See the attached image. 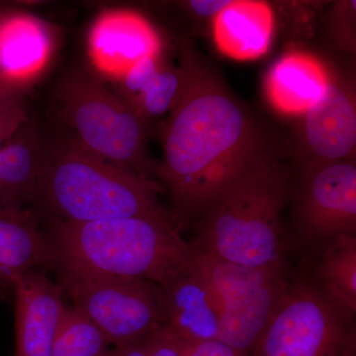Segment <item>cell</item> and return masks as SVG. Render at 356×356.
<instances>
[{"mask_svg":"<svg viewBox=\"0 0 356 356\" xmlns=\"http://www.w3.org/2000/svg\"><path fill=\"white\" fill-rule=\"evenodd\" d=\"M108 339L102 330L74 307H67L50 356H105Z\"/></svg>","mask_w":356,"mask_h":356,"instance_id":"obj_20","label":"cell"},{"mask_svg":"<svg viewBox=\"0 0 356 356\" xmlns=\"http://www.w3.org/2000/svg\"><path fill=\"white\" fill-rule=\"evenodd\" d=\"M58 99L72 139L90 153L156 181L158 163L147 151V122L102 81L83 72L65 76ZM158 182V181H156Z\"/></svg>","mask_w":356,"mask_h":356,"instance_id":"obj_5","label":"cell"},{"mask_svg":"<svg viewBox=\"0 0 356 356\" xmlns=\"http://www.w3.org/2000/svg\"><path fill=\"white\" fill-rule=\"evenodd\" d=\"M355 84L330 67L325 92L301 116L297 153L299 163L355 159Z\"/></svg>","mask_w":356,"mask_h":356,"instance_id":"obj_10","label":"cell"},{"mask_svg":"<svg viewBox=\"0 0 356 356\" xmlns=\"http://www.w3.org/2000/svg\"><path fill=\"white\" fill-rule=\"evenodd\" d=\"M159 182L90 153L76 140L44 146L32 204L49 220L86 222L168 212Z\"/></svg>","mask_w":356,"mask_h":356,"instance_id":"obj_3","label":"cell"},{"mask_svg":"<svg viewBox=\"0 0 356 356\" xmlns=\"http://www.w3.org/2000/svg\"><path fill=\"white\" fill-rule=\"evenodd\" d=\"M48 267L55 273L163 285L188 273L199 254L170 213L72 222L49 220Z\"/></svg>","mask_w":356,"mask_h":356,"instance_id":"obj_2","label":"cell"},{"mask_svg":"<svg viewBox=\"0 0 356 356\" xmlns=\"http://www.w3.org/2000/svg\"><path fill=\"white\" fill-rule=\"evenodd\" d=\"M184 356H250L245 351L238 350L219 339L211 341H185Z\"/></svg>","mask_w":356,"mask_h":356,"instance_id":"obj_26","label":"cell"},{"mask_svg":"<svg viewBox=\"0 0 356 356\" xmlns=\"http://www.w3.org/2000/svg\"><path fill=\"white\" fill-rule=\"evenodd\" d=\"M299 165L295 206L304 236L332 242L355 235V159Z\"/></svg>","mask_w":356,"mask_h":356,"instance_id":"obj_9","label":"cell"},{"mask_svg":"<svg viewBox=\"0 0 356 356\" xmlns=\"http://www.w3.org/2000/svg\"><path fill=\"white\" fill-rule=\"evenodd\" d=\"M105 356H147L144 339L139 343L114 346L113 348H109Z\"/></svg>","mask_w":356,"mask_h":356,"instance_id":"obj_28","label":"cell"},{"mask_svg":"<svg viewBox=\"0 0 356 356\" xmlns=\"http://www.w3.org/2000/svg\"><path fill=\"white\" fill-rule=\"evenodd\" d=\"M147 356H184V339L159 327L144 339Z\"/></svg>","mask_w":356,"mask_h":356,"instance_id":"obj_24","label":"cell"},{"mask_svg":"<svg viewBox=\"0 0 356 356\" xmlns=\"http://www.w3.org/2000/svg\"><path fill=\"white\" fill-rule=\"evenodd\" d=\"M15 356H50L64 316L65 295L43 271H28L16 280Z\"/></svg>","mask_w":356,"mask_h":356,"instance_id":"obj_11","label":"cell"},{"mask_svg":"<svg viewBox=\"0 0 356 356\" xmlns=\"http://www.w3.org/2000/svg\"><path fill=\"white\" fill-rule=\"evenodd\" d=\"M334 20V32L337 33V40L341 42L346 48H353L355 44V36L353 35V23L355 24V1L341 2L337 4L332 11Z\"/></svg>","mask_w":356,"mask_h":356,"instance_id":"obj_25","label":"cell"},{"mask_svg":"<svg viewBox=\"0 0 356 356\" xmlns=\"http://www.w3.org/2000/svg\"><path fill=\"white\" fill-rule=\"evenodd\" d=\"M185 81L186 72L181 60L178 67L163 63L156 76L131 105L147 122L168 115L181 97Z\"/></svg>","mask_w":356,"mask_h":356,"instance_id":"obj_21","label":"cell"},{"mask_svg":"<svg viewBox=\"0 0 356 356\" xmlns=\"http://www.w3.org/2000/svg\"><path fill=\"white\" fill-rule=\"evenodd\" d=\"M274 16L266 2L232 0L213 19V34L219 50L238 60L261 58L273 41Z\"/></svg>","mask_w":356,"mask_h":356,"instance_id":"obj_16","label":"cell"},{"mask_svg":"<svg viewBox=\"0 0 356 356\" xmlns=\"http://www.w3.org/2000/svg\"><path fill=\"white\" fill-rule=\"evenodd\" d=\"M339 308L312 283L290 284L252 356H339L344 327Z\"/></svg>","mask_w":356,"mask_h":356,"instance_id":"obj_8","label":"cell"},{"mask_svg":"<svg viewBox=\"0 0 356 356\" xmlns=\"http://www.w3.org/2000/svg\"><path fill=\"white\" fill-rule=\"evenodd\" d=\"M43 152L36 131L27 123L0 147V207L23 210L32 204Z\"/></svg>","mask_w":356,"mask_h":356,"instance_id":"obj_18","label":"cell"},{"mask_svg":"<svg viewBox=\"0 0 356 356\" xmlns=\"http://www.w3.org/2000/svg\"><path fill=\"white\" fill-rule=\"evenodd\" d=\"M72 307L90 318L114 346L139 343L163 325L158 284L128 278L56 273Z\"/></svg>","mask_w":356,"mask_h":356,"instance_id":"obj_7","label":"cell"},{"mask_svg":"<svg viewBox=\"0 0 356 356\" xmlns=\"http://www.w3.org/2000/svg\"><path fill=\"white\" fill-rule=\"evenodd\" d=\"M25 95H14L0 104V147L27 123L28 106Z\"/></svg>","mask_w":356,"mask_h":356,"instance_id":"obj_23","label":"cell"},{"mask_svg":"<svg viewBox=\"0 0 356 356\" xmlns=\"http://www.w3.org/2000/svg\"><path fill=\"white\" fill-rule=\"evenodd\" d=\"M163 327L185 341L218 339L221 309L197 267L159 285Z\"/></svg>","mask_w":356,"mask_h":356,"instance_id":"obj_13","label":"cell"},{"mask_svg":"<svg viewBox=\"0 0 356 356\" xmlns=\"http://www.w3.org/2000/svg\"><path fill=\"white\" fill-rule=\"evenodd\" d=\"M318 267L321 288L343 312L356 311V236L332 241Z\"/></svg>","mask_w":356,"mask_h":356,"instance_id":"obj_19","label":"cell"},{"mask_svg":"<svg viewBox=\"0 0 356 356\" xmlns=\"http://www.w3.org/2000/svg\"><path fill=\"white\" fill-rule=\"evenodd\" d=\"M281 156L252 165L220 194L202 218L195 242L200 250L241 266H282V215L291 179Z\"/></svg>","mask_w":356,"mask_h":356,"instance_id":"obj_4","label":"cell"},{"mask_svg":"<svg viewBox=\"0 0 356 356\" xmlns=\"http://www.w3.org/2000/svg\"><path fill=\"white\" fill-rule=\"evenodd\" d=\"M199 250L196 267L212 287L221 309L218 339L250 355L290 286L283 266H241Z\"/></svg>","mask_w":356,"mask_h":356,"instance_id":"obj_6","label":"cell"},{"mask_svg":"<svg viewBox=\"0 0 356 356\" xmlns=\"http://www.w3.org/2000/svg\"><path fill=\"white\" fill-rule=\"evenodd\" d=\"M231 2L232 0H192L185 2L184 6L194 15L214 19Z\"/></svg>","mask_w":356,"mask_h":356,"instance_id":"obj_27","label":"cell"},{"mask_svg":"<svg viewBox=\"0 0 356 356\" xmlns=\"http://www.w3.org/2000/svg\"><path fill=\"white\" fill-rule=\"evenodd\" d=\"M163 64L161 55L151 56L138 60L118 79H115L119 86V91L117 92L132 104L147 84L156 76Z\"/></svg>","mask_w":356,"mask_h":356,"instance_id":"obj_22","label":"cell"},{"mask_svg":"<svg viewBox=\"0 0 356 356\" xmlns=\"http://www.w3.org/2000/svg\"><path fill=\"white\" fill-rule=\"evenodd\" d=\"M48 264V240L34 213L0 207V290L13 292L20 276Z\"/></svg>","mask_w":356,"mask_h":356,"instance_id":"obj_17","label":"cell"},{"mask_svg":"<svg viewBox=\"0 0 356 356\" xmlns=\"http://www.w3.org/2000/svg\"><path fill=\"white\" fill-rule=\"evenodd\" d=\"M89 55L114 81L142 58L161 55V38L142 16L128 11L102 14L91 28Z\"/></svg>","mask_w":356,"mask_h":356,"instance_id":"obj_12","label":"cell"},{"mask_svg":"<svg viewBox=\"0 0 356 356\" xmlns=\"http://www.w3.org/2000/svg\"><path fill=\"white\" fill-rule=\"evenodd\" d=\"M53 46L50 28L43 21L0 10V76L29 86L48 64Z\"/></svg>","mask_w":356,"mask_h":356,"instance_id":"obj_15","label":"cell"},{"mask_svg":"<svg viewBox=\"0 0 356 356\" xmlns=\"http://www.w3.org/2000/svg\"><path fill=\"white\" fill-rule=\"evenodd\" d=\"M186 81L163 129L156 181L177 214L203 218L229 184L281 147L214 70L184 46Z\"/></svg>","mask_w":356,"mask_h":356,"instance_id":"obj_1","label":"cell"},{"mask_svg":"<svg viewBox=\"0 0 356 356\" xmlns=\"http://www.w3.org/2000/svg\"><path fill=\"white\" fill-rule=\"evenodd\" d=\"M27 89L28 86L0 76V104L14 95L26 93Z\"/></svg>","mask_w":356,"mask_h":356,"instance_id":"obj_29","label":"cell"},{"mask_svg":"<svg viewBox=\"0 0 356 356\" xmlns=\"http://www.w3.org/2000/svg\"><path fill=\"white\" fill-rule=\"evenodd\" d=\"M329 81L330 67L322 60L305 51H290L267 72L264 93L278 113L301 117L320 99Z\"/></svg>","mask_w":356,"mask_h":356,"instance_id":"obj_14","label":"cell"}]
</instances>
